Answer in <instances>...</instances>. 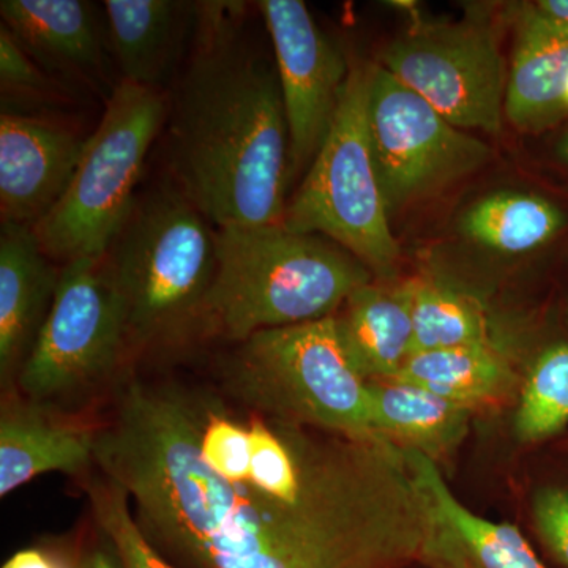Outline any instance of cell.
I'll use <instances>...</instances> for the list:
<instances>
[{"mask_svg": "<svg viewBox=\"0 0 568 568\" xmlns=\"http://www.w3.org/2000/svg\"><path fill=\"white\" fill-rule=\"evenodd\" d=\"M250 465L227 481L197 448L196 390L125 377L97 429L95 469L179 568H403L424 541L405 450L246 414Z\"/></svg>", "mask_w": 568, "mask_h": 568, "instance_id": "cell-1", "label": "cell"}, {"mask_svg": "<svg viewBox=\"0 0 568 568\" xmlns=\"http://www.w3.org/2000/svg\"><path fill=\"white\" fill-rule=\"evenodd\" d=\"M248 3L197 2L164 121L170 181L216 227L282 223L290 130L275 55L248 31Z\"/></svg>", "mask_w": 568, "mask_h": 568, "instance_id": "cell-2", "label": "cell"}, {"mask_svg": "<svg viewBox=\"0 0 568 568\" xmlns=\"http://www.w3.org/2000/svg\"><path fill=\"white\" fill-rule=\"evenodd\" d=\"M103 261L122 302L133 361L205 339L216 227L173 183L141 190Z\"/></svg>", "mask_w": 568, "mask_h": 568, "instance_id": "cell-3", "label": "cell"}, {"mask_svg": "<svg viewBox=\"0 0 568 568\" xmlns=\"http://www.w3.org/2000/svg\"><path fill=\"white\" fill-rule=\"evenodd\" d=\"M372 272L331 239L282 223L216 230L205 339L230 345L257 332L335 316Z\"/></svg>", "mask_w": 568, "mask_h": 568, "instance_id": "cell-4", "label": "cell"}, {"mask_svg": "<svg viewBox=\"0 0 568 568\" xmlns=\"http://www.w3.org/2000/svg\"><path fill=\"white\" fill-rule=\"evenodd\" d=\"M231 346L220 377L246 413L387 443L373 429L368 381L351 364L335 316L257 332Z\"/></svg>", "mask_w": 568, "mask_h": 568, "instance_id": "cell-5", "label": "cell"}, {"mask_svg": "<svg viewBox=\"0 0 568 568\" xmlns=\"http://www.w3.org/2000/svg\"><path fill=\"white\" fill-rule=\"evenodd\" d=\"M168 97L119 81L62 200L33 226L55 264L102 257L133 211L145 160L163 133Z\"/></svg>", "mask_w": 568, "mask_h": 568, "instance_id": "cell-6", "label": "cell"}, {"mask_svg": "<svg viewBox=\"0 0 568 568\" xmlns=\"http://www.w3.org/2000/svg\"><path fill=\"white\" fill-rule=\"evenodd\" d=\"M368 73L369 65L351 62L331 132L286 205L282 224L294 233L331 239L372 274L387 278L399 246L388 224L369 145Z\"/></svg>", "mask_w": 568, "mask_h": 568, "instance_id": "cell-7", "label": "cell"}, {"mask_svg": "<svg viewBox=\"0 0 568 568\" xmlns=\"http://www.w3.org/2000/svg\"><path fill=\"white\" fill-rule=\"evenodd\" d=\"M133 364L121 298L102 257L62 265L61 282L14 392L65 410Z\"/></svg>", "mask_w": 568, "mask_h": 568, "instance_id": "cell-8", "label": "cell"}, {"mask_svg": "<svg viewBox=\"0 0 568 568\" xmlns=\"http://www.w3.org/2000/svg\"><path fill=\"white\" fill-rule=\"evenodd\" d=\"M377 63L457 129H503L508 70L496 26L480 9L458 21H414Z\"/></svg>", "mask_w": 568, "mask_h": 568, "instance_id": "cell-9", "label": "cell"}, {"mask_svg": "<svg viewBox=\"0 0 568 568\" xmlns=\"http://www.w3.org/2000/svg\"><path fill=\"white\" fill-rule=\"evenodd\" d=\"M366 121L388 213L476 173L491 159L484 141L452 125L381 63L369 65Z\"/></svg>", "mask_w": 568, "mask_h": 568, "instance_id": "cell-10", "label": "cell"}, {"mask_svg": "<svg viewBox=\"0 0 568 568\" xmlns=\"http://www.w3.org/2000/svg\"><path fill=\"white\" fill-rule=\"evenodd\" d=\"M290 130V182L308 171L331 132L349 59L328 39L302 0H261Z\"/></svg>", "mask_w": 568, "mask_h": 568, "instance_id": "cell-11", "label": "cell"}, {"mask_svg": "<svg viewBox=\"0 0 568 568\" xmlns=\"http://www.w3.org/2000/svg\"><path fill=\"white\" fill-rule=\"evenodd\" d=\"M85 134L67 123L2 111L0 215L2 223L36 226L62 200L84 152Z\"/></svg>", "mask_w": 568, "mask_h": 568, "instance_id": "cell-12", "label": "cell"}, {"mask_svg": "<svg viewBox=\"0 0 568 568\" xmlns=\"http://www.w3.org/2000/svg\"><path fill=\"white\" fill-rule=\"evenodd\" d=\"M424 500L425 530L417 564L426 568H548L521 530L478 517L448 488L433 459L405 450Z\"/></svg>", "mask_w": 568, "mask_h": 568, "instance_id": "cell-13", "label": "cell"}, {"mask_svg": "<svg viewBox=\"0 0 568 568\" xmlns=\"http://www.w3.org/2000/svg\"><path fill=\"white\" fill-rule=\"evenodd\" d=\"M2 26L41 70L59 82L103 91L108 78L103 9L84 0H2Z\"/></svg>", "mask_w": 568, "mask_h": 568, "instance_id": "cell-14", "label": "cell"}, {"mask_svg": "<svg viewBox=\"0 0 568 568\" xmlns=\"http://www.w3.org/2000/svg\"><path fill=\"white\" fill-rule=\"evenodd\" d=\"M97 422L31 402L18 392L3 396L0 413V496L50 473L84 478L95 469Z\"/></svg>", "mask_w": 568, "mask_h": 568, "instance_id": "cell-15", "label": "cell"}, {"mask_svg": "<svg viewBox=\"0 0 568 568\" xmlns=\"http://www.w3.org/2000/svg\"><path fill=\"white\" fill-rule=\"evenodd\" d=\"M62 265L44 254L33 227H0V381L14 392L61 282Z\"/></svg>", "mask_w": 568, "mask_h": 568, "instance_id": "cell-16", "label": "cell"}, {"mask_svg": "<svg viewBox=\"0 0 568 568\" xmlns=\"http://www.w3.org/2000/svg\"><path fill=\"white\" fill-rule=\"evenodd\" d=\"M506 115L519 132L537 133L567 114L568 22L525 6L515 17Z\"/></svg>", "mask_w": 568, "mask_h": 568, "instance_id": "cell-17", "label": "cell"}, {"mask_svg": "<svg viewBox=\"0 0 568 568\" xmlns=\"http://www.w3.org/2000/svg\"><path fill=\"white\" fill-rule=\"evenodd\" d=\"M110 54L121 81L162 91L192 37L197 2L106 0L103 2Z\"/></svg>", "mask_w": 568, "mask_h": 568, "instance_id": "cell-18", "label": "cell"}, {"mask_svg": "<svg viewBox=\"0 0 568 568\" xmlns=\"http://www.w3.org/2000/svg\"><path fill=\"white\" fill-rule=\"evenodd\" d=\"M351 364L365 381H388L413 354V282L357 287L335 315Z\"/></svg>", "mask_w": 568, "mask_h": 568, "instance_id": "cell-19", "label": "cell"}, {"mask_svg": "<svg viewBox=\"0 0 568 568\" xmlns=\"http://www.w3.org/2000/svg\"><path fill=\"white\" fill-rule=\"evenodd\" d=\"M369 420L381 439L416 450L439 463L454 454L469 433L476 410L402 383L368 381Z\"/></svg>", "mask_w": 568, "mask_h": 568, "instance_id": "cell-20", "label": "cell"}, {"mask_svg": "<svg viewBox=\"0 0 568 568\" xmlns=\"http://www.w3.org/2000/svg\"><path fill=\"white\" fill-rule=\"evenodd\" d=\"M394 381L425 388L473 410L499 405L518 386L514 366L495 345L413 354Z\"/></svg>", "mask_w": 568, "mask_h": 568, "instance_id": "cell-21", "label": "cell"}, {"mask_svg": "<svg viewBox=\"0 0 568 568\" xmlns=\"http://www.w3.org/2000/svg\"><path fill=\"white\" fill-rule=\"evenodd\" d=\"M566 226L558 205L537 194L499 192L463 215L462 233L493 252L518 254L547 244Z\"/></svg>", "mask_w": 568, "mask_h": 568, "instance_id": "cell-22", "label": "cell"}, {"mask_svg": "<svg viewBox=\"0 0 568 568\" xmlns=\"http://www.w3.org/2000/svg\"><path fill=\"white\" fill-rule=\"evenodd\" d=\"M410 282L413 354L493 345L487 316L474 298L432 280Z\"/></svg>", "mask_w": 568, "mask_h": 568, "instance_id": "cell-23", "label": "cell"}, {"mask_svg": "<svg viewBox=\"0 0 568 568\" xmlns=\"http://www.w3.org/2000/svg\"><path fill=\"white\" fill-rule=\"evenodd\" d=\"M568 426V345L541 351L519 392L514 432L519 443L537 444Z\"/></svg>", "mask_w": 568, "mask_h": 568, "instance_id": "cell-24", "label": "cell"}, {"mask_svg": "<svg viewBox=\"0 0 568 568\" xmlns=\"http://www.w3.org/2000/svg\"><path fill=\"white\" fill-rule=\"evenodd\" d=\"M97 529L111 541L122 568H179L149 540L134 518L130 497L100 470L81 478Z\"/></svg>", "mask_w": 568, "mask_h": 568, "instance_id": "cell-25", "label": "cell"}, {"mask_svg": "<svg viewBox=\"0 0 568 568\" xmlns=\"http://www.w3.org/2000/svg\"><path fill=\"white\" fill-rule=\"evenodd\" d=\"M0 89L3 111L11 104H50L69 100L62 82L40 69L17 43L6 26L0 24Z\"/></svg>", "mask_w": 568, "mask_h": 568, "instance_id": "cell-26", "label": "cell"}, {"mask_svg": "<svg viewBox=\"0 0 568 568\" xmlns=\"http://www.w3.org/2000/svg\"><path fill=\"white\" fill-rule=\"evenodd\" d=\"M532 521L549 556L568 568V488L538 489L532 499Z\"/></svg>", "mask_w": 568, "mask_h": 568, "instance_id": "cell-27", "label": "cell"}, {"mask_svg": "<svg viewBox=\"0 0 568 568\" xmlns=\"http://www.w3.org/2000/svg\"><path fill=\"white\" fill-rule=\"evenodd\" d=\"M2 568H78V547L32 545L13 552Z\"/></svg>", "mask_w": 568, "mask_h": 568, "instance_id": "cell-28", "label": "cell"}, {"mask_svg": "<svg viewBox=\"0 0 568 568\" xmlns=\"http://www.w3.org/2000/svg\"><path fill=\"white\" fill-rule=\"evenodd\" d=\"M78 568H122V564L111 541L99 530L97 540L78 547Z\"/></svg>", "mask_w": 568, "mask_h": 568, "instance_id": "cell-29", "label": "cell"}, {"mask_svg": "<svg viewBox=\"0 0 568 568\" xmlns=\"http://www.w3.org/2000/svg\"><path fill=\"white\" fill-rule=\"evenodd\" d=\"M537 7L548 17L568 22V0H541L537 2Z\"/></svg>", "mask_w": 568, "mask_h": 568, "instance_id": "cell-30", "label": "cell"}, {"mask_svg": "<svg viewBox=\"0 0 568 568\" xmlns=\"http://www.w3.org/2000/svg\"><path fill=\"white\" fill-rule=\"evenodd\" d=\"M559 153L560 156H562V159L566 160V162L568 163V133L566 134V138H564V140L560 141Z\"/></svg>", "mask_w": 568, "mask_h": 568, "instance_id": "cell-31", "label": "cell"}, {"mask_svg": "<svg viewBox=\"0 0 568 568\" xmlns=\"http://www.w3.org/2000/svg\"><path fill=\"white\" fill-rule=\"evenodd\" d=\"M566 106L568 110V81H567V88H566Z\"/></svg>", "mask_w": 568, "mask_h": 568, "instance_id": "cell-32", "label": "cell"}]
</instances>
